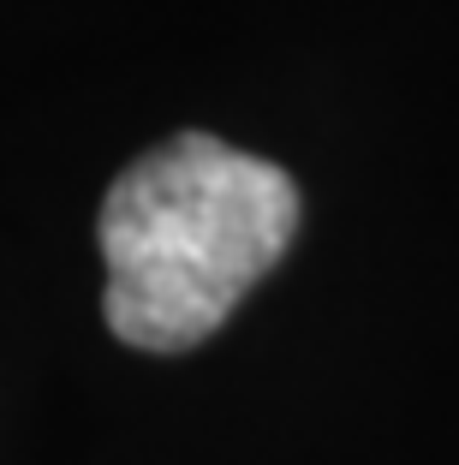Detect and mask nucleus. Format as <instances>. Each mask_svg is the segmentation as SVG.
I'll list each match as a JSON object with an SVG mask.
<instances>
[{
	"label": "nucleus",
	"instance_id": "obj_1",
	"mask_svg": "<svg viewBox=\"0 0 459 465\" xmlns=\"http://www.w3.org/2000/svg\"><path fill=\"white\" fill-rule=\"evenodd\" d=\"M298 192L274 162L179 132L114 179L102 203L108 329L137 352H185L281 262Z\"/></svg>",
	"mask_w": 459,
	"mask_h": 465
}]
</instances>
